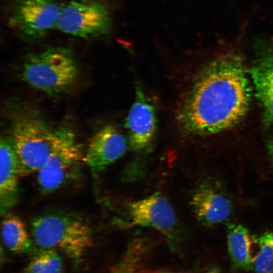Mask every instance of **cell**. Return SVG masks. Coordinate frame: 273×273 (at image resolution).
Wrapping results in <instances>:
<instances>
[{"label": "cell", "mask_w": 273, "mask_h": 273, "mask_svg": "<svg viewBox=\"0 0 273 273\" xmlns=\"http://www.w3.org/2000/svg\"><path fill=\"white\" fill-rule=\"evenodd\" d=\"M250 93L242 57L224 52L199 72L185 93L176 112L178 124L194 136L229 129L246 115Z\"/></svg>", "instance_id": "6da1fadb"}, {"label": "cell", "mask_w": 273, "mask_h": 273, "mask_svg": "<svg viewBox=\"0 0 273 273\" xmlns=\"http://www.w3.org/2000/svg\"><path fill=\"white\" fill-rule=\"evenodd\" d=\"M33 243L40 248L61 252L73 263H80L93 245V231L81 216L65 211L45 213L32 219Z\"/></svg>", "instance_id": "7a4b0ae2"}, {"label": "cell", "mask_w": 273, "mask_h": 273, "mask_svg": "<svg viewBox=\"0 0 273 273\" xmlns=\"http://www.w3.org/2000/svg\"><path fill=\"white\" fill-rule=\"evenodd\" d=\"M11 113L10 136L19 160L21 176L37 172L51 154L54 129L31 108L16 106Z\"/></svg>", "instance_id": "3957f363"}, {"label": "cell", "mask_w": 273, "mask_h": 273, "mask_svg": "<svg viewBox=\"0 0 273 273\" xmlns=\"http://www.w3.org/2000/svg\"><path fill=\"white\" fill-rule=\"evenodd\" d=\"M78 68L72 51L50 48L24 58L21 76L29 86L49 95L63 93L75 82Z\"/></svg>", "instance_id": "277c9868"}, {"label": "cell", "mask_w": 273, "mask_h": 273, "mask_svg": "<svg viewBox=\"0 0 273 273\" xmlns=\"http://www.w3.org/2000/svg\"><path fill=\"white\" fill-rule=\"evenodd\" d=\"M54 137L51 154L37 172L38 188L44 194L52 193L77 180L84 163L81 146L69 125L61 124L54 129Z\"/></svg>", "instance_id": "5b68a950"}, {"label": "cell", "mask_w": 273, "mask_h": 273, "mask_svg": "<svg viewBox=\"0 0 273 273\" xmlns=\"http://www.w3.org/2000/svg\"><path fill=\"white\" fill-rule=\"evenodd\" d=\"M56 27L73 36L94 38L110 32L111 16L101 0H71L62 6Z\"/></svg>", "instance_id": "8992f818"}, {"label": "cell", "mask_w": 273, "mask_h": 273, "mask_svg": "<svg viewBox=\"0 0 273 273\" xmlns=\"http://www.w3.org/2000/svg\"><path fill=\"white\" fill-rule=\"evenodd\" d=\"M61 8L58 0H17L8 24L24 39L36 40L56 27Z\"/></svg>", "instance_id": "52a82bcc"}, {"label": "cell", "mask_w": 273, "mask_h": 273, "mask_svg": "<svg viewBox=\"0 0 273 273\" xmlns=\"http://www.w3.org/2000/svg\"><path fill=\"white\" fill-rule=\"evenodd\" d=\"M123 226H148L162 233L173 244L175 240L177 220L170 204L161 194H154L130 203Z\"/></svg>", "instance_id": "ba28073f"}, {"label": "cell", "mask_w": 273, "mask_h": 273, "mask_svg": "<svg viewBox=\"0 0 273 273\" xmlns=\"http://www.w3.org/2000/svg\"><path fill=\"white\" fill-rule=\"evenodd\" d=\"M191 205L198 221L212 226L226 220L233 211L232 200L217 180L208 179L195 189Z\"/></svg>", "instance_id": "9c48e42d"}, {"label": "cell", "mask_w": 273, "mask_h": 273, "mask_svg": "<svg viewBox=\"0 0 273 273\" xmlns=\"http://www.w3.org/2000/svg\"><path fill=\"white\" fill-rule=\"evenodd\" d=\"M129 143L134 151L146 148L152 141L157 128L155 105L136 85L135 96L125 120Z\"/></svg>", "instance_id": "30bf717a"}, {"label": "cell", "mask_w": 273, "mask_h": 273, "mask_svg": "<svg viewBox=\"0 0 273 273\" xmlns=\"http://www.w3.org/2000/svg\"><path fill=\"white\" fill-rule=\"evenodd\" d=\"M127 141L115 127L106 125L91 138L83 155L84 163L94 174L103 171L125 152Z\"/></svg>", "instance_id": "8fae6325"}, {"label": "cell", "mask_w": 273, "mask_h": 273, "mask_svg": "<svg viewBox=\"0 0 273 273\" xmlns=\"http://www.w3.org/2000/svg\"><path fill=\"white\" fill-rule=\"evenodd\" d=\"M19 160L11 136L0 140V210L2 216L8 213L19 200Z\"/></svg>", "instance_id": "7c38bea8"}, {"label": "cell", "mask_w": 273, "mask_h": 273, "mask_svg": "<svg viewBox=\"0 0 273 273\" xmlns=\"http://www.w3.org/2000/svg\"><path fill=\"white\" fill-rule=\"evenodd\" d=\"M255 94L263 109L264 119L273 123V52L256 61L251 69Z\"/></svg>", "instance_id": "4fadbf2b"}, {"label": "cell", "mask_w": 273, "mask_h": 273, "mask_svg": "<svg viewBox=\"0 0 273 273\" xmlns=\"http://www.w3.org/2000/svg\"><path fill=\"white\" fill-rule=\"evenodd\" d=\"M226 238L228 252L233 266L239 270L252 269L251 248L253 238L248 230L241 224L229 223Z\"/></svg>", "instance_id": "5bb4252c"}, {"label": "cell", "mask_w": 273, "mask_h": 273, "mask_svg": "<svg viewBox=\"0 0 273 273\" xmlns=\"http://www.w3.org/2000/svg\"><path fill=\"white\" fill-rule=\"evenodd\" d=\"M3 217L1 238L5 247L18 254L33 251V242L24 221L18 216L9 213Z\"/></svg>", "instance_id": "9a60e30c"}, {"label": "cell", "mask_w": 273, "mask_h": 273, "mask_svg": "<svg viewBox=\"0 0 273 273\" xmlns=\"http://www.w3.org/2000/svg\"><path fill=\"white\" fill-rule=\"evenodd\" d=\"M63 262L59 252L40 248L34 253L23 273H62Z\"/></svg>", "instance_id": "2e32d148"}, {"label": "cell", "mask_w": 273, "mask_h": 273, "mask_svg": "<svg viewBox=\"0 0 273 273\" xmlns=\"http://www.w3.org/2000/svg\"><path fill=\"white\" fill-rule=\"evenodd\" d=\"M253 238L259 250L253 257L252 269L254 273H272L273 232H266Z\"/></svg>", "instance_id": "e0dca14e"}, {"label": "cell", "mask_w": 273, "mask_h": 273, "mask_svg": "<svg viewBox=\"0 0 273 273\" xmlns=\"http://www.w3.org/2000/svg\"><path fill=\"white\" fill-rule=\"evenodd\" d=\"M146 255L140 246L130 243L121 258L108 273H134L140 269Z\"/></svg>", "instance_id": "ac0fdd59"}, {"label": "cell", "mask_w": 273, "mask_h": 273, "mask_svg": "<svg viewBox=\"0 0 273 273\" xmlns=\"http://www.w3.org/2000/svg\"><path fill=\"white\" fill-rule=\"evenodd\" d=\"M134 273H191V272H174V271H165V270H147V269H140Z\"/></svg>", "instance_id": "d6986e66"}, {"label": "cell", "mask_w": 273, "mask_h": 273, "mask_svg": "<svg viewBox=\"0 0 273 273\" xmlns=\"http://www.w3.org/2000/svg\"><path fill=\"white\" fill-rule=\"evenodd\" d=\"M267 152L273 166V141H270L267 144Z\"/></svg>", "instance_id": "ffe728a7"}, {"label": "cell", "mask_w": 273, "mask_h": 273, "mask_svg": "<svg viewBox=\"0 0 273 273\" xmlns=\"http://www.w3.org/2000/svg\"><path fill=\"white\" fill-rule=\"evenodd\" d=\"M206 273H221V272L218 269L214 268L208 270Z\"/></svg>", "instance_id": "44dd1931"}]
</instances>
